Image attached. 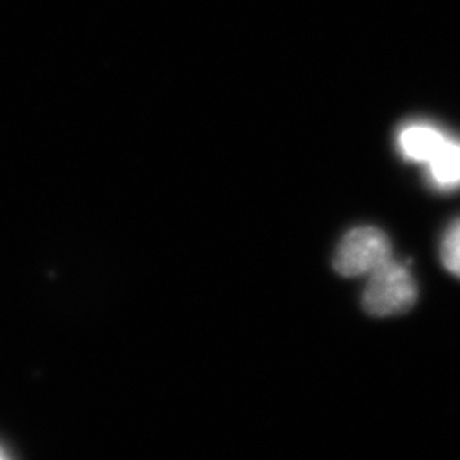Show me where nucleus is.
<instances>
[{"mask_svg":"<svg viewBox=\"0 0 460 460\" xmlns=\"http://www.w3.org/2000/svg\"><path fill=\"white\" fill-rule=\"evenodd\" d=\"M416 296L418 290L411 273L391 258L368 275L363 292V307L372 315L387 317L410 311Z\"/></svg>","mask_w":460,"mask_h":460,"instance_id":"1","label":"nucleus"},{"mask_svg":"<svg viewBox=\"0 0 460 460\" xmlns=\"http://www.w3.org/2000/svg\"><path fill=\"white\" fill-rule=\"evenodd\" d=\"M393 258L387 235L376 227L349 230L334 254V270L343 277L370 275Z\"/></svg>","mask_w":460,"mask_h":460,"instance_id":"2","label":"nucleus"},{"mask_svg":"<svg viewBox=\"0 0 460 460\" xmlns=\"http://www.w3.org/2000/svg\"><path fill=\"white\" fill-rule=\"evenodd\" d=\"M447 135L428 123L406 125L397 137V144L406 159L428 164L437 150L442 147Z\"/></svg>","mask_w":460,"mask_h":460,"instance_id":"3","label":"nucleus"},{"mask_svg":"<svg viewBox=\"0 0 460 460\" xmlns=\"http://www.w3.org/2000/svg\"><path fill=\"white\" fill-rule=\"evenodd\" d=\"M429 176L442 190H456L460 186V140L445 138L442 147L437 150L428 163Z\"/></svg>","mask_w":460,"mask_h":460,"instance_id":"4","label":"nucleus"},{"mask_svg":"<svg viewBox=\"0 0 460 460\" xmlns=\"http://www.w3.org/2000/svg\"><path fill=\"white\" fill-rule=\"evenodd\" d=\"M440 252L445 268L460 279V218L445 232Z\"/></svg>","mask_w":460,"mask_h":460,"instance_id":"5","label":"nucleus"},{"mask_svg":"<svg viewBox=\"0 0 460 460\" xmlns=\"http://www.w3.org/2000/svg\"><path fill=\"white\" fill-rule=\"evenodd\" d=\"M4 457V452H2V447H0V459Z\"/></svg>","mask_w":460,"mask_h":460,"instance_id":"6","label":"nucleus"}]
</instances>
